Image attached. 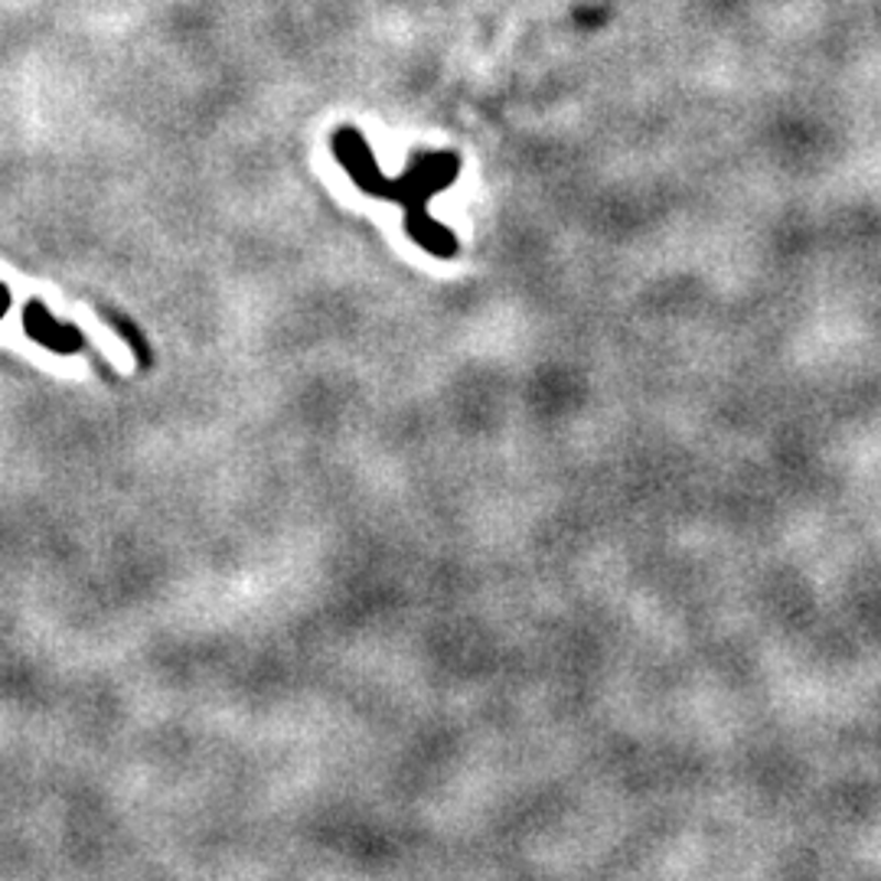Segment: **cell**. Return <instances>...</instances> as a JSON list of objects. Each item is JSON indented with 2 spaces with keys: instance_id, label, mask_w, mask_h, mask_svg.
Returning <instances> with one entry per match:
<instances>
[{
  "instance_id": "1",
  "label": "cell",
  "mask_w": 881,
  "mask_h": 881,
  "mask_svg": "<svg viewBox=\"0 0 881 881\" xmlns=\"http://www.w3.org/2000/svg\"><path fill=\"white\" fill-rule=\"evenodd\" d=\"M7 304H10V297H7V287L0 284V317L7 314Z\"/></svg>"
}]
</instances>
